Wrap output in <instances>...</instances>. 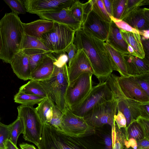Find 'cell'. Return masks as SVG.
Segmentation results:
<instances>
[{"instance_id": "8992f818", "label": "cell", "mask_w": 149, "mask_h": 149, "mask_svg": "<svg viewBox=\"0 0 149 149\" xmlns=\"http://www.w3.org/2000/svg\"><path fill=\"white\" fill-rule=\"evenodd\" d=\"M17 109V117L21 119L24 127V138L38 146L42 139L43 124L36 108L33 106L21 105Z\"/></svg>"}, {"instance_id": "277c9868", "label": "cell", "mask_w": 149, "mask_h": 149, "mask_svg": "<svg viewBox=\"0 0 149 149\" xmlns=\"http://www.w3.org/2000/svg\"><path fill=\"white\" fill-rule=\"evenodd\" d=\"M117 101L129 99L140 102H149V96L130 77H119L111 73L105 81Z\"/></svg>"}, {"instance_id": "9c48e42d", "label": "cell", "mask_w": 149, "mask_h": 149, "mask_svg": "<svg viewBox=\"0 0 149 149\" xmlns=\"http://www.w3.org/2000/svg\"><path fill=\"white\" fill-rule=\"evenodd\" d=\"M62 113L59 132L75 137L90 136L94 134L95 128L89 125L84 118L73 113L68 106L65 107Z\"/></svg>"}, {"instance_id": "7dc6e473", "label": "cell", "mask_w": 149, "mask_h": 149, "mask_svg": "<svg viewBox=\"0 0 149 149\" xmlns=\"http://www.w3.org/2000/svg\"><path fill=\"white\" fill-rule=\"evenodd\" d=\"M141 42L143 45V50L145 52V58L149 60V40L142 39L141 38Z\"/></svg>"}, {"instance_id": "4fadbf2b", "label": "cell", "mask_w": 149, "mask_h": 149, "mask_svg": "<svg viewBox=\"0 0 149 149\" xmlns=\"http://www.w3.org/2000/svg\"><path fill=\"white\" fill-rule=\"evenodd\" d=\"M75 0H23L26 12L37 14L70 8Z\"/></svg>"}, {"instance_id": "ab89813d", "label": "cell", "mask_w": 149, "mask_h": 149, "mask_svg": "<svg viewBox=\"0 0 149 149\" xmlns=\"http://www.w3.org/2000/svg\"><path fill=\"white\" fill-rule=\"evenodd\" d=\"M127 0H113L112 16L120 19L123 13Z\"/></svg>"}, {"instance_id": "484cf974", "label": "cell", "mask_w": 149, "mask_h": 149, "mask_svg": "<svg viewBox=\"0 0 149 149\" xmlns=\"http://www.w3.org/2000/svg\"><path fill=\"white\" fill-rule=\"evenodd\" d=\"M20 50L25 49H38L51 52L41 41L39 38L25 33L21 44Z\"/></svg>"}, {"instance_id": "3957f363", "label": "cell", "mask_w": 149, "mask_h": 149, "mask_svg": "<svg viewBox=\"0 0 149 149\" xmlns=\"http://www.w3.org/2000/svg\"><path fill=\"white\" fill-rule=\"evenodd\" d=\"M88 136L75 137L63 134L52 126L43 124L38 149H89Z\"/></svg>"}, {"instance_id": "7bdbcfd3", "label": "cell", "mask_w": 149, "mask_h": 149, "mask_svg": "<svg viewBox=\"0 0 149 149\" xmlns=\"http://www.w3.org/2000/svg\"><path fill=\"white\" fill-rule=\"evenodd\" d=\"M135 120L141 127L144 138L149 139V118L139 116Z\"/></svg>"}, {"instance_id": "8d00e7d4", "label": "cell", "mask_w": 149, "mask_h": 149, "mask_svg": "<svg viewBox=\"0 0 149 149\" xmlns=\"http://www.w3.org/2000/svg\"><path fill=\"white\" fill-rule=\"evenodd\" d=\"M63 113L54 103L52 107V116L49 125L60 131Z\"/></svg>"}, {"instance_id": "e575fe53", "label": "cell", "mask_w": 149, "mask_h": 149, "mask_svg": "<svg viewBox=\"0 0 149 149\" xmlns=\"http://www.w3.org/2000/svg\"><path fill=\"white\" fill-rule=\"evenodd\" d=\"M69 9L73 17L77 20L82 23L85 15L84 3L76 0Z\"/></svg>"}, {"instance_id": "44dd1931", "label": "cell", "mask_w": 149, "mask_h": 149, "mask_svg": "<svg viewBox=\"0 0 149 149\" xmlns=\"http://www.w3.org/2000/svg\"><path fill=\"white\" fill-rule=\"evenodd\" d=\"M54 22L42 19L27 23H23L24 33L38 38L53 28Z\"/></svg>"}, {"instance_id": "816d5d0a", "label": "cell", "mask_w": 149, "mask_h": 149, "mask_svg": "<svg viewBox=\"0 0 149 149\" xmlns=\"http://www.w3.org/2000/svg\"><path fill=\"white\" fill-rule=\"evenodd\" d=\"M21 149H36L33 145L26 143H23L19 145Z\"/></svg>"}, {"instance_id": "e0dca14e", "label": "cell", "mask_w": 149, "mask_h": 149, "mask_svg": "<svg viewBox=\"0 0 149 149\" xmlns=\"http://www.w3.org/2000/svg\"><path fill=\"white\" fill-rule=\"evenodd\" d=\"M122 20L139 31L149 29V9L139 7Z\"/></svg>"}, {"instance_id": "7402d4cb", "label": "cell", "mask_w": 149, "mask_h": 149, "mask_svg": "<svg viewBox=\"0 0 149 149\" xmlns=\"http://www.w3.org/2000/svg\"><path fill=\"white\" fill-rule=\"evenodd\" d=\"M120 29L122 35L126 43L132 47L133 49L134 56L141 59L144 58L145 55L139 34Z\"/></svg>"}, {"instance_id": "d590c367", "label": "cell", "mask_w": 149, "mask_h": 149, "mask_svg": "<svg viewBox=\"0 0 149 149\" xmlns=\"http://www.w3.org/2000/svg\"><path fill=\"white\" fill-rule=\"evenodd\" d=\"M117 109L122 113L125 116L127 121V128L129 124L135 120L125 100L117 101Z\"/></svg>"}, {"instance_id": "f907efd6", "label": "cell", "mask_w": 149, "mask_h": 149, "mask_svg": "<svg viewBox=\"0 0 149 149\" xmlns=\"http://www.w3.org/2000/svg\"><path fill=\"white\" fill-rule=\"evenodd\" d=\"M141 38L142 39L149 40V29L139 31Z\"/></svg>"}, {"instance_id": "4316f807", "label": "cell", "mask_w": 149, "mask_h": 149, "mask_svg": "<svg viewBox=\"0 0 149 149\" xmlns=\"http://www.w3.org/2000/svg\"><path fill=\"white\" fill-rule=\"evenodd\" d=\"M19 91L45 98L48 96L39 81L33 79L21 86Z\"/></svg>"}, {"instance_id": "83f0119b", "label": "cell", "mask_w": 149, "mask_h": 149, "mask_svg": "<svg viewBox=\"0 0 149 149\" xmlns=\"http://www.w3.org/2000/svg\"><path fill=\"white\" fill-rule=\"evenodd\" d=\"M45 98L18 91L14 95V100L15 102L21 105L33 106L38 104Z\"/></svg>"}, {"instance_id": "681fc988", "label": "cell", "mask_w": 149, "mask_h": 149, "mask_svg": "<svg viewBox=\"0 0 149 149\" xmlns=\"http://www.w3.org/2000/svg\"><path fill=\"white\" fill-rule=\"evenodd\" d=\"M4 149H18L10 140L6 141L4 143Z\"/></svg>"}, {"instance_id": "74e56055", "label": "cell", "mask_w": 149, "mask_h": 149, "mask_svg": "<svg viewBox=\"0 0 149 149\" xmlns=\"http://www.w3.org/2000/svg\"><path fill=\"white\" fill-rule=\"evenodd\" d=\"M4 2L9 7L12 12L18 16L20 14H24L26 13L23 0H4Z\"/></svg>"}, {"instance_id": "52a82bcc", "label": "cell", "mask_w": 149, "mask_h": 149, "mask_svg": "<svg viewBox=\"0 0 149 149\" xmlns=\"http://www.w3.org/2000/svg\"><path fill=\"white\" fill-rule=\"evenodd\" d=\"M75 32L67 26L54 22L52 28L39 39L52 52L57 53L73 42Z\"/></svg>"}, {"instance_id": "11a10c76", "label": "cell", "mask_w": 149, "mask_h": 149, "mask_svg": "<svg viewBox=\"0 0 149 149\" xmlns=\"http://www.w3.org/2000/svg\"><path fill=\"white\" fill-rule=\"evenodd\" d=\"M0 149H2L0 148Z\"/></svg>"}, {"instance_id": "8fae6325", "label": "cell", "mask_w": 149, "mask_h": 149, "mask_svg": "<svg viewBox=\"0 0 149 149\" xmlns=\"http://www.w3.org/2000/svg\"><path fill=\"white\" fill-rule=\"evenodd\" d=\"M92 74L84 73L69 83L65 96L67 105L70 110L81 101L92 88Z\"/></svg>"}, {"instance_id": "836d02e7", "label": "cell", "mask_w": 149, "mask_h": 149, "mask_svg": "<svg viewBox=\"0 0 149 149\" xmlns=\"http://www.w3.org/2000/svg\"><path fill=\"white\" fill-rule=\"evenodd\" d=\"M149 4L148 0H127L120 19L122 20L131 12L140 6Z\"/></svg>"}, {"instance_id": "2e32d148", "label": "cell", "mask_w": 149, "mask_h": 149, "mask_svg": "<svg viewBox=\"0 0 149 149\" xmlns=\"http://www.w3.org/2000/svg\"><path fill=\"white\" fill-rule=\"evenodd\" d=\"M10 63L17 77L24 81L31 79V71L28 56L22 50L16 53Z\"/></svg>"}, {"instance_id": "ac0fdd59", "label": "cell", "mask_w": 149, "mask_h": 149, "mask_svg": "<svg viewBox=\"0 0 149 149\" xmlns=\"http://www.w3.org/2000/svg\"><path fill=\"white\" fill-rule=\"evenodd\" d=\"M127 72L130 76L149 72V61L145 57L141 59L130 54H123Z\"/></svg>"}, {"instance_id": "db71d44e", "label": "cell", "mask_w": 149, "mask_h": 149, "mask_svg": "<svg viewBox=\"0 0 149 149\" xmlns=\"http://www.w3.org/2000/svg\"><path fill=\"white\" fill-rule=\"evenodd\" d=\"M125 149H134L132 148H125Z\"/></svg>"}, {"instance_id": "d6986e66", "label": "cell", "mask_w": 149, "mask_h": 149, "mask_svg": "<svg viewBox=\"0 0 149 149\" xmlns=\"http://www.w3.org/2000/svg\"><path fill=\"white\" fill-rule=\"evenodd\" d=\"M50 52L43 58L32 72L31 79L41 81L50 78L54 67V61Z\"/></svg>"}, {"instance_id": "60d3db41", "label": "cell", "mask_w": 149, "mask_h": 149, "mask_svg": "<svg viewBox=\"0 0 149 149\" xmlns=\"http://www.w3.org/2000/svg\"><path fill=\"white\" fill-rule=\"evenodd\" d=\"M10 137V125H4L0 122V148L4 149L6 141Z\"/></svg>"}, {"instance_id": "ee69618b", "label": "cell", "mask_w": 149, "mask_h": 149, "mask_svg": "<svg viewBox=\"0 0 149 149\" xmlns=\"http://www.w3.org/2000/svg\"><path fill=\"white\" fill-rule=\"evenodd\" d=\"M114 120L119 129L124 128L125 130V134L126 135L127 133V121L126 119L122 112L118 111L117 115L114 116Z\"/></svg>"}, {"instance_id": "c3c4849f", "label": "cell", "mask_w": 149, "mask_h": 149, "mask_svg": "<svg viewBox=\"0 0 149 149\" xmlns=\"http://www.w3.org/2000/svg\"><path fill=\"white\" fill-rule=\"evenodd\" d=\"M105 8L110 17L112 16L113 0H102Z\"/></svg>"}, {"instance_id": "5bb4252c", "label": "cell", "mask_w": 149, "mask_h": 149, "mask_svg": "<svg viewBox=\"0 0 149 149\" xmlns=\"http://www.w3.org/2000/svg\"><path fill=\"white\" fill-rule=\"evenodd\" d=\"M68 75L69 83L81 74L88 73L93 74L94 72L90 62L82 49H78L70 65L68 66Z\"/></svg>"}, {"instance_id": "4dcf8cb0", "label": "cell", "mask_w": 149, "mask_h": 149, "mask_svg": "<svg viewBox=\"0 0 149 149\" xmlns=\"http://www.w3.org/2000/svg\"><path fill=\"white\" fill-rule=\"evenodd\" d=\"M90 1L91 10L102 19L110 23L111 19L102 0H90Z\"/></svg>"}, {"instance_id": "f35d334b", "label": "cell", "mask_w": 149, "mask_h": 149, "mask_svg": "<svg viewBox=\"0 0 149 149\" xmlns=\"http://www.w3.org/2000/svg\"><path fill=\"white\" fill-rule=\"evenodd\" d=\"M130 77L149 96V72Z\"/></svg>"}, {"instance_id": "bcb514c9", "label": "cell", "mask_w": 149, "mask_h": 149, "mask_svg": "<svg viewBox=\"0 0 149 149\" xmlns=\"http://www.w3.org/2000/svg\"><path fill=\"white\" fill-rule=\"evenodd\" d=\"M136 143L137 149H149V139L144 138Z\"/></svg>"}, {"instance_id": "7c38bea8", "label": "cell", "mask_w": 149, "mask_h": 149, "mask_svg": "<svg viewBox=\"0 0 149 149\" xmlns=\"http://www.w3.org/2000/svg\"><path fill=\"white\" fill-rule=\"evenodd\" d=\"M110 24L100 18L91 8L85 13L81 27L85 31L105 42L108 37Z\"/></svg>"}, {"instance_id": "f1b7e54d", "label": "cell", "mask_w": 149, "mask_h": 149, "mask_svg": "<svg viewBox=\"0 0 149 149\" xmlns=\"http://www.w3.org/2000/svg\"><path fill=\"white\" fill-rule=\"evenodd\" d=\"M111 127L112 149H125V133L118 128L114 120Z\"/></svg>"}, {"instance_id": "d6a6232c", "label": "cell", "mask_w": 149, "mask_h": 149, "mask_svg": "<svg viewBox=\"0 0 149 149\" xmlns=\"http://www.w3.org/2000/svg\"><path fill=\"white\" fill-rule=\"evenodd\" d=\"M127 130V134L125 135L127 140L132 138L137 141L144 138L141 127L135 120L129 124Z\"/></svg>"}, {"instance_id": "f6af8a7d", "label": "cell", "mask_w": 149, "mask_h": 149, "mask_svg": "<svg viewBox=\"0 0 149 149\" xmlns=\"http://www.w3.org/2000/svg\"><path fill=\"white\" fill-rule=\"evenodd\" d=\"M64 51L68 54V66L75 56L78 51V49L72 42L69 45Z\"/></svg>"}, {"instance_id": "6da1fadb", "label": "cell", "mask_w": 149, "mask_h": 149, "mask_svg": "<svg viewBox=\"0 0 149 149\" xmlns=\"http://www.w3.org/2000/svg\"><path fill=\"white\" fill-rule=\"evenodd\" d=\"M104 42L85 31L81 27L75 31L73 42L78 50L82 49L88 57L93 74L100 82L104 81L114 70Z\"/></svg>"}, {"instance_id": "7a4b0ae2", "label": "cell", "mask_w": 149, "mask_h": 149, "mask_svg": "<svg viewBox=\"0 0 149 149\" xmlns=\"http://www.w3.org/2000/svg\"><path fill=\"white\" fill-rule=\"evenodd\" d=\"M0 32L3 45L0 59L10 63L14 56L20 50L24 33L23 23L13 12L6 13L0 20Z\"/></svg>"}, {"instance_id": "f546056e", "label": "cell", "mask_w": 149, "mask_h": 149, "mask_svg": "<svg viewBox=\"0 0 149 149\" xmlns=\"http://www.w3.org/2000/svg\"><path fill=\"white\" fill-rule=\"evenodd\" d=\"M22 50L28 57L31 72L43 58L49 52L38 49H25Z\"/></svg>"}, {"instance_id": "ffe728a7", "label": "cell", "mask_w": 149, "mask_h": 149, "mask_svg": "<svg viewBox=\"0 0 149 149\" xmlns=\"http://www.w3.org/2000/svg\"><path fill=\"white\" fill-rule=\"evenodd\" d=\"M105 42L123 54H129L127 50L128 45L123 39L120 29L112 20Z\"/></svg>"}, {"instance_id": "d4e9b609", "label": "cell", "mask_w": 149, "mask_h": 149, "mask_svg": "<svg viewBox=\"0 0 149 149\" xmlns=\"http://www.w3.org/2000/svg\"><path fill=\"white\" fill-rule=\"evenodd\" d=\"M125 100L135 120L139 116L149 118V102Z\"/></svg>"}, {"instance_id": "cb8c5ba5", "label": "cell", "mask_w": 149, "mask_h": 149, "mask_svg": "<svg viewBox=\"0 0 149 149\" xmlns=\"http://www.w3.org/2000/svg\"><path fill=\"white\" fill-rule=\"evenodd\" d=\"M54 103L50 96H48L36 108L43 124L49 125L52 116V109Z\"/></svg>"}, {"instance_id": "30bf717a", "label": "cell", "mask_w": 149, "mask_h": 149, "mask_svg": "<svg viewBox=\"0 0 149 149\" xmlns=\"http://www.w3.org/2000/svg\"><path fill=\"white\" fill-rule=\"evenodd\" d=\"M117 110V100L114 98L94 107L83 118L89 125L94 128L105 125L112 126Z\"/></svg>"}, {"instance_id": "9a60e30c", "label": "cell", "mask_w": 149, "mask_h": 149, "mask_svg": "<svg viewBox=\"0 0 149 149\" xmlns=\"http://www.w3.org/2000/svg\"><path fill=\"white\" fill-rule=\"evenodd\" d=\"M69 8L41 13L37 15L41 19L65 25L76 31L81 27L82 23L73 17L70 11Z\"/></svg>"}, {"instance_id": "ba28073f", "label": "cell", "mask_w": 149, "mask_h": 149, "mask_svg": "<svg viewBox=\"0 0 149 149\" xmlns=\"http://www.w3.org/2000/svg\"><path fill=\"white\" fill-rule=\"evenodd\" d=\"M113 98V94L106 82H100L93 87L88 95L70 110L75 115L83 118L94 107Z\"/></svg>"}, {"instance_id": "5b68a950", "label": "cell", "mask_w": 149, "mask_h": 149, "mask_svg": "<svg viewBox=\"0 0 149 149\" xmlns=\"http://www.w3.org/2000/svg\"><path fill=\"white\" fill-rule=\"evenodd\" d=\"M54 67L50 78L39 82L47 96L51 97L56 106L63 112L68 106L65 96L69 84L68 66L66 63L61 67L54 65Z\"/></svg>"}, {"instance_id": "1f68e13d", "label": "cell", "mask_w": 149, "mask_h": 149, "mask_svg": "<svg viewBox=\"0 0 149 149\" xmlns=\"http://www.w3.org/2000/svg\"><path fill=\"white\" fill-rule=\"evenodd\" d=\"M10 140L15 146L19 135L24 133V127L21 119L19 118L10 124Z\"/></svg>"}, {"instance_id": "f5cc1de1", "label": "cell", "mask_w": 149, "mask_h": 149, "mask_svg": "<svg viewBox=\"0 0 149 149\" xmlns=\"http://www.w3.org/2000/svg\"><path fill=\"white\" fill-rule=\"evenodd\" d=\"M3 45L2 41L1 35V33L0 32V55L1 54V50L2 49Z\"/></svg>"}, {"instance_id": "b9f144b4", "label": "cell", "mask_w": 149, "mask_h": 149, "mask_svg": "<svg viewBox=\"0 0 149 149\" xmlns=\"http://www.w3.org/2000/svg\"><path fill=\"white\" fill-rule=\"evenodd\" d=\"M110 17L111 20L120 29L128 32L139 33V31L133 28L123 20L116 19L112 16Z\"/></svg>"}, {"instance_id": "603a6c76", "label": "cell", "mask_w": 149, "mask_h": 149, "mask_svg": "<svg viewBox=\"0 0 149 149\" xmlns=\"http://www.w3.org/2000/svg\"><path fill=\"white\" fill-rule=\"evenodd\" d=\"M104 45L111 57L114 70L118 72L121 76L129 77L123 54L115 49L107 42H104Z\"/></svg>"}]
</instances>
